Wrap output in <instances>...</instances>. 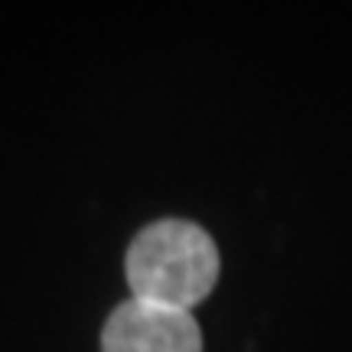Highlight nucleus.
Wrapping results in <instances>:
<instances>
[{
    "label": "nucleus",
    "instance_id": "1",
    "mask_svg": "<svg viewBox=\"0 0 352 352\" xmlns=\"http://www.w3.org/2000/svg\"><path fill=\"white\" fill-rule=\"evenodd\" d=\"M124 271L138 300L192 310L219 280V248L196 222L160 219L131 241Z\"/></svg>",
    "mask_w": 352,
    "mask_h": 352
},
{
    "label": "nucleus",
    "instance_id": "2",
    "mask_svg": "<svg viewBox=\"0 0 352 352\" xmlns=\"http://www.w3.org/2000/svg\"><path fill=\"white\" fill-rule=\"evenodd\" d=\"M101 352H202L192 310L124 300L101 329Z\"/></svg>",
    "mask_w": 352,
    "mask_h": 352
}]
</instances>
